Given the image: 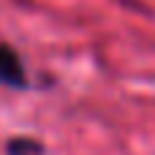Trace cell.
Here are the masks:
<instances>
[{"label":"cell","mask_w":155,"mask_h":155,"mask_svg":"<svg viewBox=\"0 0 155 155\" xmlns=\"http://www.w3.org/2000/svg\"><path fill=\"white\" fill-rule=\"evenodd\" d=\"M41 144L35 142V139H14V142H8V155H41Z\"/></svg>","instance_id":"7a4b0ae2"},{"label":"cell","mask_w":155,"mask_h":155,"mask_svg":"<svg viewBox=\"0 0 155 155\" xmlns=\"http://www.w3.org/2000/svg\"><path fill=\"white\" fill-rule=\"evenodd\" d=\"M0 84L11 87V90H25L27 87V71H25L22 57L3 41H0Z\"/></svg>","instance_id":"6da1fadb"}]
</instances>
